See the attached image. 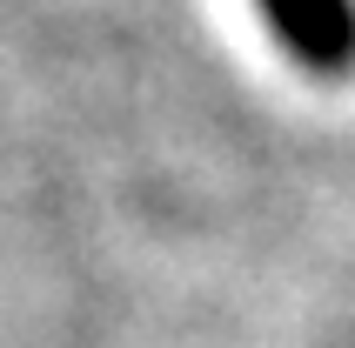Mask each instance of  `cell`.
Here are the masks:
<instances>
[{
	"mask_svg": "<svg viewBox=\"0 0 355 348\" xmlns=\"http://www.w3.org/2000/svg\"><path fill=\"white\" fill-rule=\"evenodd\" d=\"M282 54L322 80L355 74V0H255Z\"/></svg>",
	"mask_w": 355,
	"mask_h": 348,
	"instance_id": "1",
	"label": "cell"
}]
</instances>
